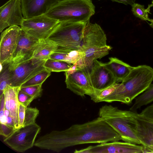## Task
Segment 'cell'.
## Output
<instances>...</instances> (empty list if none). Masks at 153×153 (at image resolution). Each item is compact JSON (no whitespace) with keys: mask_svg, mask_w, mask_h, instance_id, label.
<instances>
[{"mask_svg":"<svg viewBox=\"0 0 153 153\" xmlns=\"http://www.w3.org/2000/svg\"><path fill=\"white\" fill-rule=\"evenodd\" d=\"M107 39L106 35L101 27L89 20L83 32L79 58L76 63L78 68L89 69L94 60L108 55L112 48L107 45Z\"/></svg>","mask_w":153,"mask_h":153,"instance_id":"2","label":"cell"},{"mask_svg":"<svg viewBox=\"0 0 153 153\" xmlns=\"http://www.w3.org/2000/svg\"><path fill=\"white\" fill-rule=\"evenodd\" d=\"M109 61L104 63L114 77L116 83L124 81L132 70L133 67L116 57L109 58Z\"/></svg>","mask_w":153,"mask_h":153,"instance_id":"18","label":"cell"},{"mask_svg":"<svg viewBox=\"0 0 153 153\" xmlns=\"http://www.w3.org/2000/svg\"><path fill=\"white\" fill-rule=\"evenodd\" d=\"M4 114L6 117H8L10 115V111L5 108L4 110Z\"/></svg>","mask_w":153,"mask_h":153,"instance_id":"36","label":"cell"},{"mask_svg":"<svg viewBox=\"0 0 153 153\" xmlns=\"http://www.w3.org/2000/svg\"><path fill=\"white\" fill-rule=\"evenodd\" d=\"M6 124L15 128L14 120L10 115L7 117Z\"/></svg>","mask_w":153,"mask_h":153,"instance_id":"35","label":"cell"},{"mask_svg":"<svg viewBox=\"0 0 153 153\" xmlns=\"http://www.w3.org/2000/svg\"><path fill=\"white\" fill-rule=\"evenodd\" d=\"M54 42L47 39L40 40L33 53V57L40 60L49 59L52 54L58 47Z\"/></svg>","mask_w":153,"mask_h":153,"instance_id":"19","label":"cell"},{"mask_svg":"<svg viewBox=\"0 0 153 153\" xmlns=\"http://www.w3.org/2000/svg\"><path fill=\"white\" fill-rule=\"evenodd\" d=\"M24 18L21 0H9L0 7V32L7 27L21 26Z\"/></svg>","mask_w":153,"mask_h":153,"instance_id":"14","label":"cell"},{"mask_svg":"<svg viewBox=\"0 0 153 153\" xmlns=\"http://www.w3.org/2000/svg\"><path fill=\"white\" fill-rule=\"evenodd\" d=\"M122 140L120 135L99 117L75 124L61 131L53 130L40 137L34 146L59 152L68 147L88 143H101Z\"/></svg>","mask_w":153,"mask_h":153,"instance_id":"1","label":"cell"},{"mask_svg":"<svg viewBox=\"0 0 153 153\" xmlns=\"http://www.w3.org/2000/svg\"><path fill=\"white\" fill-rule=\"evenodd\" d=\"M42 85H38L20 87V90L34 98L35 99L40 97L42 94Z\"/></svg>","mask_w":153,"mask_h":153,"instance_id":"28","label":"cell"},{"mask_svg":"<svg viewBox=\"0 0 153 153\" xmlns=\"http://www.w3.org/2000/svg\"><path fill=\"white\" fill-rule=\"evenodd\" d=\"M72 65L65 61L49 58L45 61L44 66L45 69L51 72H59L67 71Z\"/></svg>","mask_w":153,"mask_h":153,"instance_id":"22","label":"cell"},{"mask_svg":"<svg viewBox=\"0 0 153 153\" xmlns=\"http://www.w3.org/2000/svg\"><path fill=\"white\" fill-rule=\"evenodd\" d=\"M45 13L24 19L21 25L22 30L39 40L46 39L59 22Z\"/></svg>","mask_w":153,"mask_h":153,"instance_id":"8","label":"cell"},{"mask_svg":"<svg viewBox=\"0 0 153 153\" xmlns=\"http://www.w3.org/2000/svg\"><path fill=\"white\" fill-rule=\"evenodd\" d=\"M9 96V111L10 116L13 118L16 129L19 128L18 112L19 102L18 94L20 87H13L8 85Z\"/></svg>","mask_w":153,"mask_h":153,"instance_id":"20","label":"cell"},{"mask_svg":"<svg viewBox=\"0 0 153 153\" xmlns=\"http://www.w3.org/2000/svg\"><path fill=\"white\" fill-rule=\"evenodd\" d=\"M39 114V111L36 107H26L23 126L35 123L36 120Z\"/></svg>","mask_w":153,"mask_h":153,"instance_id":"27","label":"cell"},{"mask_svg":"<svg viewBox=\"0 0 153 153\" xmlns=\"http://www.w3.org/2000/svg\"><path fill=\"white\" fill-rule=\"evenodd\" d=\"M91 0H61L45 13L61 22H87L95 13Z\"/></svg>","mask_w":153,"mask_h":153,"instance_id":"5","label":"cell"},{"mask_svg":"<svg viewBox=\"0 0 153 153\" xmlns=\"http://www.w3.org/2000/svg\"><path fill=\"white\" fill-rule=\"evenodd\" d=\"M45 61L33 58L10 70V85L21 87L23 84L45 69L44 65Z\"/></svg>","mask_w":153,"mask_h":153,"instance_id":"9","label":"cell"},{"mask_svg":"<svg viewBox=\"0 0 153 153\" xmlns=\"http://www.w3.org/2000/svg\"><path fill=\"white\" fill-rule=\"evenodd\" d=\"M26 108L22 104L19 103L18 117L20 128L23 127L24 121L25 117V111Z\"/></svg>","mask_w":153,"mask_h":153,"instance_id":"32","label":"cell"},{"mask_svg":"<svg viewBox=\"0 0 153 153\" xmlns=\"http://www.w3.org/2000/svg\"><path fill=\"white\" fill-rule=\"evenodd\" d=\"M79 68L76 64H73L71 67L67 71H65V76L68 75L75 73L77 70Z\"/></svg>","mask_w":153,"mask_h":153,"instance_id":"33","label":"cell"},{"mask_svg":"<svg viewBox=\"0 0 153 153\" xmlns=\"http://www.w3.org/2000/svg\"><path fill=\"white\" fill-rule=\"evenodd\" d=\"M61 0H32L22 7L24 19L45 14L51 7Z\"/></svg>","mask_w":153,"mask_h":153,"instance_id":"17","label":"cell"},{"mask_svg":"<svg viewBox=\"0 0 153 153\" xmlns=\"http://www.w3.org/2000/svg\"><path fill=\"white\" fill-rule=\"evenodd\" d=\"M149 21L151 22L150 24H149L150 26L153 28V19H150Z\"/></svg>","mask_w":153,"mask_h":153,"instance_id":"37","label":"cell"},{"mask_svg":"<svg viewBox=\"0 0 153 153\" xmlns=\"http://www.w3.org/2000/svg\"><path fill=\"white\" fill-rule=\"evenodd\" d=\"M153 80L152 68L146 65L133 67L125 80L119 83L115 92L102 102L118 101L129 105L148 88Z\"/></svg>","mask_w":153,"mask_h":153,"instance_id":"3","label":"cell"},{"mask_svg":"<svg viewBox=\"0 0 153 153\" xmlns=\"http://www.w3.org/2000/svg\"><path fill=\"white\" fill-rule=\"evenodd\" d=\"M153 101V84H151L148 88L140 95L136 97L135 102L130 110L137 112L138 109Z\"/></svg>","mask_w":153,"mask_h":153,"instance_id":"21","label":"cell"},{"mask_svg":"<svg viewBox=\"0 0 153 153\" xmlns=\"http://www.w3.org/2000/svg\"><path fill=\"white\" fill-rule=\"evenodd\" d=\"M138 122L137 135L141 144L151 150L153 152V122L139 116L137 113Z\"/></svg>","mask_w":153,"mask_h":153,"instance_id":"16","label":"cell"},{"mask_svg":"<svg viewBox=\"0 0 153 153\" xmlns=\"http://www.w3.org/2000/svg\"><path fill=\"white\" fill-rule=\"evenodd\" d=\"M51 72L45 69L23 84L20 87L42 85L46 79L51 75Z\"/></svg>","mask_w":153,"mask_h":153,"instance_id":"25","label":"cell"},{"mask_svg":"<svg viewBox=\"0 0 153 153\" xmlns=\"http://www.w3.org/2000/svg\"><path fill=\"white\" fill-rule=\"evenodd\" d=\"M137 113L122 110L117 107L105 105L99 109V117L107 123L125 142L141 144L137 135Z\"/></svg>","mask_w":153,"mask_h":153,"instance_id":"4","label":"cell"},{"mask_svg":"<svg viewBox=\"0 0 153 153\" xmlns=\"http://www.w3.org/2000/svg\"><path fill=\"white\" fill-rule=\"evenodd\" d=\"M113 1L121 3L126 5H132L135 3L136 0H111Z\"/></svg>","mask_w":153,"mask_h":153,"instance_id":"34","label":"cell"},{"mask_svg":"<svg viewBox=\"0 0 153 153\" xmlns=\"http://www.w3.org/2000/svg\"><path fill=\"white\" fill-rule=\"evenodd\" d=\"M41 130V127L35 123L16 129L3 141L13 150L23 152L34 146Z\"/></svg>","mask_w":153,"mask_h":153,"instance_id":"7","label":"cell"},{"mask_svg":"<svg viewBox=\"0 0 153 153\" xmlns=\"http://www.w3.org/2000/svg\"><path fill=\"white\" fill-rule=\"evenodd\" d=\"M85 69L95 92L102 90L116 82L114 77L105 66L104 63L97 59L94 60L90 69Z\"/></svg>","mask_w":153,"mask_h":153,"instance_id":"15","label":"cell"},{"mask_svg":"<svg viewBox=\"0 0 153 153\" xmlns=\"http://www.w3.org/2000/svg\"><path fill=\"white\" fill-rule=\"evenodd\" d=\"M143 146L119 141L100 143L89 146L80 150H75V153H143Z\"/></svg>","mask_w":153,"mask_h":153,"instance_id":"11","label":"cell"},{"mask_svg":"<svg viewBox=\"0 0 153 153\" xmlns=\"http://www.w3.org/2000/svg\"><path fill=\"white\" fill-rule=\"evenodd\" d=\"M152 0L153 1V0Z\"/></svg>","mask_w":153,"mask_h":153,"instance_id":"38","label":"cell"},{"mask_svg":"<svg viewBox=\"0 0 153 153\" xmlns=\"http://www.w3.org/2000/svg\"><path fill=\"white\" fill-rule=\"evenodd\" d=\"M65 82L67 88L82 97L85 95L91 97L95 93L85 69L78 68L74 73L65 76Z\"/></svg>","mask_w":153,"mask_h":153,"instance_id":"13","label":"cell"},{"mask_svg":"<svg viewBox=\"0 0 153 153\" xmlns=\"http://www.w3.org/2000/svg\"><path fill=\"white\" fill-rule=\"evenodd\" d=\"M0 134L5 138L9 136L16 129L6 124L0 123Z\"/></svg>","mask_w":153,"mask_h":153,"instance_id":"31","label":"cell"},{"mask_svg":"<svg viewBox=\"0 0 153 153\" xmlns=\"http://www.w3.org/2000/svg\"><path fill=\"white\" fill-rule=\"evenodd\" d=\"M131 6V11L134 15L140 19L145 21H149V14L151 13L150 9L153 6V2L149 4L146 9H145L144 5L135 3Z\"/></svg>","mask_w":153,"mask_h":153,"instance_id":"23","label":"cell"},{"mask_svg":"<svg viewBox=\"0 0 153 153\" xmlns=\"http://www.w3.org/2000/svg\"><path fill=\"white\" fill-rule=\"evenodd\" d=\"M138 114L140 116L153 122V103L146 108Z\"/></svg>","mask_w":153,"mask_h":153,"instance_id":"30","label":"cell"},{"mask_svg":"<svg viewBox=\"0 0 153 153\" xmlns=\"http://www.w3.org/2000/svg\"><path fill=\"white\" fill-rule=\"evenodd\" d=\"M119 84L116 82L102 90L96 91L93 96L90 97L91 100L96 103L102 102L104 99L115 92Z\"/></svg>","mask_w":153,"mask_h":153,"instance_id":"24","label":"cell"},{"mask_svg":"<svg viewBox=\"0 0 153 153\" xmlns=\"http://www.w3.org/2000/svg\"><path fill=\"white\" fill-rule=\"evenodd\" d=\"M40 40L21 29L15 51L11 61L9 63L10 70L33 58Z\"/></svg>","mask_w":153,"mask_h":153,"instance_id":"10","label":"cell"},{"mask_svg":"<svg viewBox=\"0 0 153 153\" xmlns=\"http://www.w3.org/2000/svg\"><path fill=\"white\" fill-rule=\"evenodd\" d=\"M21 27L18 25L9 27L1 34L0 43V63L3 66L10 63L17 45Z\"/></svg>","mask_w":153,"mask_h":153,"instance_id":"12","label":"cell"},{"mask_svg":"<svg viewBox=\"0 0 153 153\" xmlns=\"http://www.w3.org/2000/svg\"><path fill=\"white\" fill-rule=\"evenodd\" d=\"M18 101L26 107H28L32 102L35 99L34 98L20 90L18 94Z\"/></svg>","mask_w":153,"mask_h":153,"instance_id":"29","label":"cell"},{"mask_svg":"<svg viewBox=\"0 0 153 153\" xmlns=\"http://www.w3.org/2000/svg\"><path fill=\"white\" fill-rule=\"evenodd\" d=\"M87 22H61L46 39L59 46L70 50H79Z\"/></svg>","mask_w":153,"mask_h":153,"instance_id":"6","label":"cell"},{"mask_svg":"<svg viewBox=\"0 0 153 153\" xmlns=\"http://www.w3.org/2000/svg\"><path fill=\"white\" fill-rule=\"evenodd\" d=\"M9 65V63L3 65V69L0 72V96L3 94V91L5 88L8 85H10V71Z\"/></svg>","mask_w":153,"mask_h":153,"instance_id":"26","label":"cell"}]
</instances>
